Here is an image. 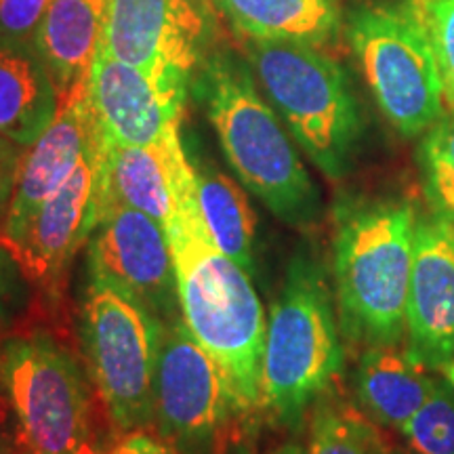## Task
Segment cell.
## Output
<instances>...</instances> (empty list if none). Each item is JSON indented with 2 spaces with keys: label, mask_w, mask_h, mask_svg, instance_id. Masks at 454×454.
Instances as JSON below:
<instances>
[{
  "label": "cell",
  "mask_w": 454,
  "mask_h": 454,
  "mask_svg": "<svg viewBox=\"0 0 454 454\" xmlns=\"http://www.w3.org/2000/svg\"><path fill=\"white\" fill-rule=\"evenodd\" d=\"M164 230L177 276L181 317L223 372L234 414L248 421L259 414L268 331L253 276L215 247L198 202L181 208Z\"/></svg>",
  "instance_id": "6da1fadb"
},
{
  "label": "cell",
  "mask_w": 454,
  "mask_h": 454,
  "mask_svg": "<svg viewBox=\"0 0 454 454\" xmlns=\"http://www.w3.org/2000/svg\"><path fill=\"white\" fill-rule=\"evenodd\" d=\"M192 84L244 190L286 225H316L320 192L251 67L230 51L213 49Z\"/></svg>",
  "instance_id": "7a4b0ae2"
},
{
  "label": "cell",
  "mask_w": 454,
  "mask_h": 454,
  "mask_svg": "<svg viewBox=\"0 0 454 454\" xmlns=\"http://www.w3.org/2000/svg\"><path fill=\"white\" fill-rule=\"evenodd\" d=\"M333 238L340 334L360 348L402 345L417 211L404 200H345Z\"/></svg>",
  "instance_id": "3957f363"
},
{
  "label": "cell",
  "mask_w": 454,
  "mask_h": 454,
  "mask_svg": "<svg viewBox=\"0 0 454 454\" xmlns=\"http://www.w3.org/2000/svg\"><path fill=\"white\" fill-rule=\"evenodd\" d=\"M340 368L343 343L326 271L308 254H294L268 317L259 414L299 421L328 394Z\"/></svg>",
  "instance_id": "277c9868"
},
{
  "label": "cell",
  "mask_w": 454,
  "mask_h": 454,
  "mask_svg": "<svg viewBox=\"0 0 454 454\" xmlns=\"http://www.w3.org/2000/svg\"><path fill=\"white\" fill-rule=\"evenodd\" d=\"M247 57L297 145L325 177L343 179L360 147L362 116L339 61L311 44L288 41H248Z\"/></svg>",
  "instance_id": "5b68a950"
},
{
  "label": "cell",
  "mask_w": 454,
  "mask_h": 454,
  "mask_svg": "<svg viewBox=\"0 0 454 454\" xmlns=\"http://www.w3.org/2000/svg\"><path fill=\"white\" fill-rule=\"evenodd\" d=\"M348 38L379 110L397 133L419 137L444 116V84L414 0L356 4Z\"/></svg>",
  "instance_id": "8992f818"
},
{
  "label": "cell",
  "mask_w": 454,
  "mask_h": 454,
  "mask_svg": "<svg viewBox=\"0 0 454 454\" xmlns=\"http://www.w3.org/2000/svg\"><path fill=\"white\" fill-rule=\"evenodd\" d=\"M164 322L137 299L89 278L81 340L90 381L121 434L154 427V377Z\"/></svg>",
  "instance_id": "52a82bcc"
},
{
  "label": "cell",
  "mask_w": 454,
  "mask_h": 454,
  "mask_svg": "<svg viewBox=\"0 0 454 454\" xmlns=\"http://www.w3.org/2000/svg\"><path fill=\"white\" fill-rule=\"evenodd\" d=\"M0 389L20 423L17 444L38 454L90 442V387L81 362L44 331L0 337Z\"/></svg>",
  "instance_id": "ba28073f"
},
{
  "label": "cell",
  "mask_w": 454,
  "mask_h": 454,
  "mask_svg": "<svg viewBox=\"0 0 454 454\" xmlns=\"http://www.w3.org/2000/svg\"><path fill=\"white\" fill-rule=\"evenodd\" d=\"M213 38L211 0H107L99 49L185 104Z\"/></svg>",
  "instance_id": "9c48e42d"
},
{
  "label": "cell",
  "mask_w": 454,
  "mask_h": 454,
  "mask_svg": "<svg viewBox=\"0 0 454 454\" xmlns=\"http://www.w3.org/2000/svg\"><path fill=\"white\" fill-rule=\"evenodd\" d=\"M234 414L217 362L184 317L164 322L154 377V429L179 454H215Z\"/></svg>",
  "instance_id": "30bf717a"
},
{
  "label": "cell",
  "mask_w": 454,
  "mask_h": 454,
  "mask_svg": "<svg viewBox=\"0 0 454 454\" xmlns=\"http://www.w3.org/2000/svg\"><path fill=\"white\" fill-rule=\"evenodd\" d=\"M87 265L89 278L130 294L162 322L181 317L167 230L150 215L130 207L101 211L89 236Z\"/></svg>",
  "instance_id": "8fae6325"
},
{
  "label": "cell",
  "mask_w": 454,
  "mask_h": 454,
  "mask_svg": "<svg viewBox=\"0 0 454 454\" xmlns=\"http://www.w3.org/2000/svg\"><path fill=\"white\" fill-rule=\"evenodd\" d=\"M192 202H196L194 170L181 130L158 145L106 144L98 135L95 221L106 208L130 207L167 227Z\"/></svg>",
  "instance_id": "7c38bea8"
},
{
  "label": "cell",
  "mask_w": 454,
  "mask_h": 454,
  "mask_svg": "<svg viewBox=\"0 0 454 454\" xmlns=\"http://www.w3.org/2000/svg\"><path fill=\"white\" fill-rule=\"evenodd\" d=\"M417 213L406 348L429 371L454 362V215L431 200Z\"/></svg>",
  "instance_id": "4fadbf2b"
},
{
  "label": "cell",
  "mask_w": 454,
  "mask_h": 454,
  "mask_svg": "<svg viewBox=\"0 0 454 454\" xmlns=\"http://www.w3.org/2000/svg\"><path fill=\"white\" fill-rule=\"evenodd\" d=\"M98 170V129L81 164L67 184L26 221L24 230L11 242H3L27 280L49 297H59L74 254L89 242L95 227L93 190Z\"/></svg>",
  "instance_id": "5bb4252c"
},
{
  "label": "cell",
  "mask_w": 454,
  "mask_h": 454,
  "mask_svg": "<svg viewBox=\"0 0 454 454\" xmlns=\"http://www.w3.org/2000/svg\"><path fill=\"white\" fill-rule=\"evenodd\" d=\"M87 101L99 139L116 145L162 144L181 130L185 107L137 67L101 49L87 76Z\"/></svg>",
  "instance_id": "9a60e30c"
},
{
  "label": "cell",
  "mask_w": 454,
  "mask_h": 454,
  "mask_svg": "<svg viewBox=\"0 0 454 454\" xmlns=\"http://www.w3.org/2000/svg\"><path fill=\"white\" fill-rule=\"evenodd\" d=\"M93 135L95 121L84 84L82 89L59 99L53 122L41 137L21 152L15 192L0 240H15L24 230L26 221L67 184L93 141Z\"/></svg>",
  "instance_id": "2e32d148"
},
{
  "label": "cell",
  "mask_w": 454,
  "mask_h": 454,
  "mask_svg": "<svg viewBox=\"0 0 454 454\" xmlns=\"http://www.w3.org/2000/svg\"><path fill=\"white\" fill-rule=\"evenodd\" d=\"M440 379L404 345L366 348L356 368V397L377 425L400 431L434 394Z\"/></svg>",
  "instance_id": "e0dca14e"
},
{
  "label": "cell",
  "mask_w": 454,
  "mask_h": 454,
  "mask_svg": "<svg viewBox=\"0 0 454 454\" xmlns=\"http://www.w3.org/2000/svg\"><path fill=\"white\" fill-rule=\"evenodd\" d=\"M107 0H51L36 36L59 99L87 84L101 47Z\"/></svg>",
  "instance_id": "ac0fdd59"
},
{
  "label": "cell",
  "mask_w": 454,
  "mask_h": 454,
  "mask_svg": "<svg viewBox=\"0 0 454 454\" xmlns=\"http://www.w3.org/2000/svg\"><path fill=\"white\" fill-rule=\"evenodd\" d=\"M59 95L36 44H0V135L32 145L53 122Z\"/></svg>",
  "instance_id": "d6986e66"
},
{
  "label": "cell",
  "mask_w": 454,
  "mask_h": 454,
  "mask_svg": "<svg viewBox=\"0 0 454 454\" xmlns=\"http://www.w3.org/2000/svg\"><path fill=\"white\" fill-rule=\"evenodd\" d=\"M247 41H288L322 47L343 26L337 0H211Z\"/></svg>",
  "instance_id": "ffe728a7"
},
{
  "label": "cell",
  "mask_w": 454,
  "mask_h": 454,
  "mask_svg": "<svg viewBox=\"0 0 454 454\" xmlns=\"http://www.w3.org/2000/svg\"><path fill=\"white\" fill-rule=\"evenodd\" d=\"M192 170H194L196 202L202 223L221 253L236 261L240 268L257 276L254 244H257V217L242 185L227 177L213 160L185 145Z\"/></svg>",
  "instance_id": "44dd1931"
},
{
  "label": "cell",
  "mask_w": 454,
  "mask_h": 454,
  "mask_svg": "<svg viewBox=\"0 0 454 454\" xmlns=\"http://www.w3.org/2000/svg\"><path fill=\"white\" fill-rule=\"evenodd\" d=\"M305 454H395L362 408L326 397L311 419Z\"/></svg>",
  "instance_id": "7402d4cb"
},
{
  "label": "cell",
  "mask_w": 454,
  "mask_h": 454,
  "mask_svg": "<svg viewBox=\"0 0 454 454\" xmlns=\"http://www.w3.org/2000/svg\"><path fill=\"white\" fill-rule=\"evenodd\" d=\"M400 434L404 435V454H454V387L446 379H440Z\"/></svg>",
  "instance_id": "603a6c76"
},
{
  "label": "cell",
  "mask_w": 454,
  "mask_h": 454,
  "mask_svg": "<svg viewBox=\"0 0 454 454\" xmlns=\"http://www.w3.org/2000/svg\"><path fill=\"white\" fill-rule=\"evenodd\" d=\"M421 162L431 200L454 215V107L425 133Z\"/></svg>",
  "instance_id": "cb8c5ba5"
},
{
  "label": "cell",
  "mask_w": 454,
  "mask_h": 454,
  "mask_svg": "<svg viewBox=\"0 0 454 454\" xmlns=\"http://www.w3.org/2000/svg\"><path fill=\"white\" fill-rule=\"evenodd\" d=\"M434 49L446 101L454 107V0H414Z\"/></svg>",
  "instance_id": "d4e9b609"
},
{
  "label": "cell",
  "mask_w": 454,
  "mask_h": 454,
  "mask_svg": "<svg viewBox=\"0 0 454 454\" xmlns=\"http://www.w3.org/2000/svg\"><path fill=\"white\" fill-rule=\"evenodd\" d=\"M30 286L32 282L27 280L20 261L0 242V334L9 331L27 309Z\"/></svg>",
  "instance_id": "484cf974"
},
{
  "label": "cell",
  "mask_w": 454,
  "mask_h": 454,
  "mask_svg": "<svg viewBox=\"0 0 454 454\" xmlns=\"http://www.w3.org/2000/svg\"><path fill=\"white\" fill-rule=\"evenodd\" d=\"M51 0H0V44H36Z\"/></svg>",
  "instance_id": "4316f807"
},
{
  "label": "cell",
  "mask_w": 454,
  "mask_h": 454,
  "mask_svg": "<svg viewBox=\"0 0 454 454\" xmlns=\"http://www.w3.org/2000/svg\"><path fill=\"white\" fill-rule=\"evenodd\" d=\"M24 147H20L13 141L0 135V231H3L4 219H7L11 198L15 192L17 170H20V160Z\"/></svg>",
  "instance_id": "83f0119b"
},
{
  "label": "cell",
  "mask_w": 454,
  "mask_h": 454,
  "mask_svg": "<svg viewBox=\"0 0 454 454\" xmlns=\"http://www.w3.org/2000/svg\"><path fill=\"white\" fill-rule=\"evenodd\" d=\"M107 454H179L170 442L160 438L158 434H152L147 429L129 431V434H121L116 444Z\"/></svg>",
  "instance_id": "f1b7e54d"
},
{
  "label": "cell",
  "mask_w": 454,
  "mask_h": 454,
  "mask_svg": "<svg viewBox=\"0 0 454 454\" xmlns=\"http://www.w3.org/2000/svg\"><path fill=\"white\" fill-rule=\"evenodd\" d=\"M20 438V423H17V414L11 406L9 397L0 389V440H15Z\"/></svg>",
  "instance_id": "f546056e"
},
{
  "label": "cell",
  "mask_w": 454,
  "mask_h": 454,
  "mask_svg": "<svg viewBox=\"0 0 454 454\" xmlns=\"http://www.w3.org/2000/svg\"><path fill=\"white\" fill-rule=\"evenodd\" d=\"M21 452H24V454H38V452L26 450V448H21ZM61 454H101V452H99L98 446H93V442H87V444L81 446V448H76V450H72V452H61Z\"/></svg>",
  "instance_id": "4dcf8cb0"
},
{
  "label": "cell",
  "mask_w": 454,
  "mask_h": 454,
  "mask_svg": "<svg viewBox=\"0 0 454 454\" xmlns=\"http://www.w3.org/2000/svg\"><path fill=\"white\" fill-rule=\"evenodd\" d=\"M0 454H24L15 440H0Z\"/></svg>",
  "instance_id": "1f68e13d"
},
{
  "label": "cell",
  "mask_w": 454,
  "mask_h": 454,
  "mask_svg": "<svg viewBox=\"0 0 454 454\" xmlns=\"http://www.w3.org/2000/svg\"><path fill=\"white\" fill-rule=\"evenodd\" d=\"M442 372H444V379H446V381L450 383L452 387H454V362H450V364L444 366V371H442Z\"/></svg>",
  "instance_id": "d6a6232c"
},
{
  "label": "cell",
  "mask_w": 454,
  "mask_h": 454,
  "mask_svg": "<svg viewBox=\"0 0 454 454\" xmlns=\"http://www.w3.org/2000/svg\"><path fill=\"white\" fill-rule=\"evenodd\" d=\"M274 454H305V450H303V448H299V446H284L282 450H278Z\"/></svg>",
  "instance_id": "836d02e7"
}]
</instances>
